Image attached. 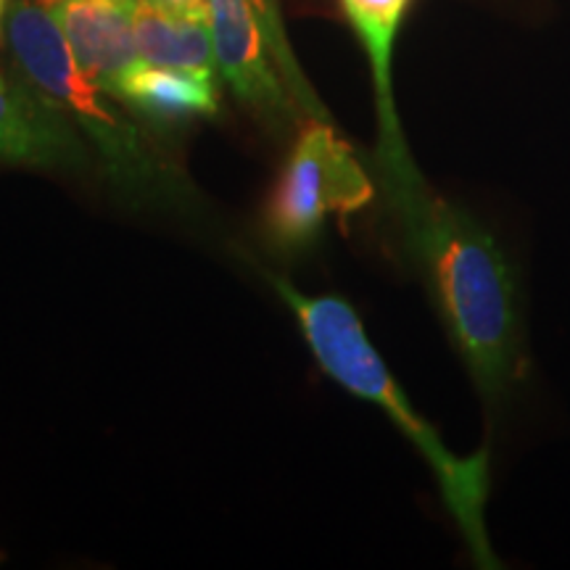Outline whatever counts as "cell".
Instances as JSON below:
<instances>
[{"label":"cell","mask_w":570,"mask_h":570,"mask_svg":"<svg viewBox=\"0 0 570 570\" xmlns=\"http://www.w3.org/2000/svg\"><path fill=\"white\" fill-rule=\"evenodd\" d=\"M42 3H48V0H42Z\"/></svg>","instance_id":"13"},{"label":"cell","mask_w":570,"mask_h":570,"mask_svg":"<svg viewBox=\"0 0 570 570\" xmlns=\"http://www.w3.org/2000/svg\"><path fill=\"white\" fill-rule=\"evenodd\" d=\"M51 3V0H48ZM96 3H109V6H119V9H132L135 0H96Z\"/></svg>","instance_id":"11"},{"label":"cell","mask_w":570,"mask_h":570,"mask_svg":"<svg viewBox=\"0 0 570 570\" xmlns=\"http://www.w3.org/2000/svg\"><path fill=\"white\" fill-rule=\"evenodd\" d=\"M114 98L151 122H185V119L214 117L219 109L214 77L154 67L146 61H140L125 77Z\"/></svg>","instance_id":"9"},{"label":"cell","mask_w":570,"mask_h":570,"mask_svg":"<svg viewBox=\"0 0 570 570\" xmlns=\"http://www.w3.org/2000/svg\"><path fill=\"white\" fill-rule=\"evenodd\" d=\"M375 188L352 146L331 125L298 132L267 204V235L285 252L315 244L327 217H348L370 204Z\"/></svg>","instance_id":"4"},{"label":"cell","mask_w":570,"mask_h":570,"mask_svg":"<svg viewBox=\"0 0 570 570\" xmlns=\"http://www.w3.org/2000/svg\"><path fill=\"white\" fill-rule=\"evenodd\" d=\"M90 159L88 140L67 114L40 96L19 71L0 69V164L82 173Z\"/></svg>","instance_id":"5"},{"label":"cell","mask_w":570,"mask_h":570,"mask_svg":"<svg viewBox=\"0 0 570 570\" xmlns=\"http://www.w3.org/2000/svg\"><path fill=\"white\" fill-rule=\"evenodd\" d=\"M262 21L256 0H209L214 56L227 88L273 125H291L294 106L269 61Z\"/></svg>","instance_id":"6"},{"label":"cell","mask_w":570,"mask_h":570,"mask_svg":"<svg viewBox=\"0 0 570 570\" xmlns=\"http://www.w3.org/2000/svg\"><path fill=\"white\" fill-rule=\"evenodd\" d=\"M130 13L140 61L204 77L217 75L209 17L167 11L151 0H135Z\"/></svg>","instance_id":"8"},{"label":"cell","mask_w":570,"mask_h":570,"mask_svg":"<svg viewBox=\"0 0 570 570\" xmlns=\"http://www.w3.org/2000/svg\"><path fill=\"white\" fill-rule=\"evenodd\" d=\"M46 9L88 77L111 98L117 96L125 77L140 63L130 9L96 0H51Z\"/></svg>","instance_id":"7"},{"label":"cell","mask_w":570,"mask_h":570,"mask_svg":"<svg viewBox=\"0 0 570 570\" xmlns=\"http://www.w3.org/2000/svg\"><path fill=\"white\" fill-rule=\"evenodd\" d=\"M402 244L489 415L529 381V336L515 265L465 206L431 188L396 212Z\"/></svg>","instance_id":"1"},{"label":"cell","mask_w":570,"mask_h":570,"mask_svg":"<svg viewBox=\"0 0 570 570\" xmlns=\"http://www.w3.org/2000/svg\"><path fill=\"white\" fill-rule=\"evenodd\" d=\"M0 42L9 48L19 75L67 114L96 148L104 173L117 188L132 196L161 194L167 188L164 167L142 140L138 125L114 109L109 92L80 67L46 3L11 0Z\"/></svg>","instance_id":"3"},{"label":"cell","mask_w":570,"mask_h":570,"mask_svg":"<svg viewBox=\"0 0 570 570\" xmlns=\"http://www.w3.org/2000/svg\"><path fill=\"white\" fill-rule=\"evenodd\" d=\"M11 0H0V40H3V19H6V9H9Z\"/></svg>","instance_id":"12"},{"label":"cell","mask_w":570,"mask_h":570,"mask_svg":"<svg viewBox=\"0 0 570 570\" xmlns=\"http://www.w3.org/2000/svg\"><path fill=\"white\" fill-rule=\"evenodd\" d=\"M275 291L294 312L306 346L315 354L317 365L341 389L375 404L394 423L402 436L417 449L420 458L436 475L441 499L449 515L465 541L470 558L479 568H499L487 531V502L491 489V454L479 449L473 454H454L441 433L412 407L404 389L370 344L365 325L354 306L341 296H306L283 277H269Z\"/></svg>","instance_id":"2"},{"label":"cell","mask_w":570,"mask_h":570,"mask_svg":"<svg viewBox=\"0 0 570 570\" xmlns=\"http://www.w3.org/2000/svg\"><path fill=\"white\" fill-rule=\"evenodd\" d=\"M167 11L196 13V17H209V0H151Z\"/></svg>","instance_id":"10"}]
</instances>
